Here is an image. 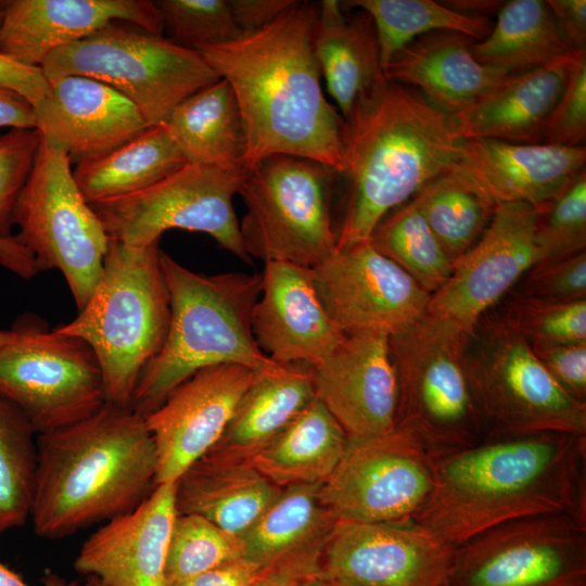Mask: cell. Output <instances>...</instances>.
Segmentation results:
<instances>
[{"instance_id":"cell-1","label":"cell","mask_w":586,"mask_h":586,"mask_svg":"<svg viewBox=\"0 0 586 586\" xmlns=\"http://www.w3.org/2000/svg\"><path fill=\"white\" fill-rule=\"evenodd\" d=\"M430 458L434 486L412 521L455 547L523 518L570 514L586 524V435L486 436Z\"/></svg>"},{"instance_id":"cell-2","label":"cell","mask_w":586,"mask_h":586,"mask_svg":"<svg viewBox=\"0 0 586 586\" xmlns=\"http://www.w3.org/2000/svg\"><path fill=\"white\" fill-rule=\"evenodd\" d=\"M319 2L296 1L265 28L199 52L231 87L246 138L244 171L277 154L342 174L344 120L328 101L313 51Z\"/></svg>"},{"instance_id":"cell-3","label":"cell","mask_w":586,"mask_h":586,"mask_svg":"<svg viewBox=\"0 0 586 586\" xmlns=\"http://www.w3.org/2000/svg\"><path fill=\"white\" fill-rule=\"evenodd\" d=\"M157 456L145 418L106 403L72 425L37 435L29 520L60 539L136 509L156 487Z\"/></svg>"},{"instance_id":"cell-4","label":"cell","mask_w":586,"mask_h":586,"mask_svg":"<svg viewBox=\"0 0 586 586\" xmlns=\"http://www.w3.org/2000/svg\"><path fill=\"white\" fill-rule=\"evenodd\" d=\"M462 140L451 115L386 80L344 120L346 198L336 250L367 241L388 213L449 170Z\"/></svg>"},{"instance_id":"cell-5","label":"cell","mask_w":586,"mask_h":586,"mask_svg":"<svg viewBox=\"0 0 586 586\" xmlns=\"http://www.w3.org/2000/svg\"><path fill=\"white\" fill-rule=\"evenodd\" d=\"M170 320L161 351L144 368L130 407L148 416L201 369L237 364L257 371L277 365L258 347L252 314L262 273L195 272L161 251Z\"/></svg>"},{"instance_id":"cell-6","label":"cell","mask_w":586,"mask_h":586,"mask_svg":"<svg viewBox=\"0 0 586 586\" xmlns=\"http://www.w3.org/2000/svg\"><path fill=\"white\" fill-rule=\"evenodd\" d=\"M158 242L130 246L110 239L100 279L78 315L53 328L89 345L109 403L130 406L137 383L161 351L170 320Z\"/></svg>"},{"instance_id":"cell-7","label":"cell","mask_w":586,"mask_h":586,"mask_svg":"<svg viewBox=\"0 0 586 586\" xmlns=\"http://www.w3.org/2000/svg\"><path fill=\"white\" fill-rule=\"evenodd\" d=\"M341 174L321 162L277 154L244 174L239 221L246 254L314 268L336 251L332 196Z\"/></svg>"},{"instance_id":"cell-8","label":"cell","mask_w":586,"mask_h":586,"mask_svg":"<svg viewBox=\"0 0 586 586\" xmlns=\"http://www.w3.org/2000/svg\"><path fill=\"white\" fill-rule=\"evenodd\" d=\"M40 68L49 82L84 76L112 87L148 126L166 123L182 100L220 79L199 51L115 23L54 50Z\"/></svg>"},{"instance_id":"cell-9","label":"cell","mask_w":586,"mask_h":586,"mask_svg":"<svg viewBox=\"0 0 586 586\" xmlns=\"http://www.w3.org/2000/svg\"><path fill=\"white\" fill-rule=\"evenodd\" d=\"M469 335L425 314L390 335L396 369V424L415 430L430 451L470 446L487 431L466 365Z\"/></svg>"},{"instance_id":"cell-10","label":"cell","mask_w":586,"mask_h":586,"mask_svg":"<svg viewBox=\"0 0 586 586\" xmlns=\"http://www.w3.org/2000/svg\"><path fill=\"white\" fill-rule=\"evenodd\" d=\"M469 343L466 365L486 436L586 435V403L552 379L532 346L499 315L483 317Z\"/></svg>"},{"instance_id":"cell-11","label":"cell","mask_w":586,"mask_h":586,"mask_svg":"<svg viewBox=\"0 0 586 586\" xmlns=\"http://www.w3.org/2000/svg\"><path fill=\"white\" fill-rule=\"evenodd\" d=\"M71 162L41 141L17 199L13 226L40 272L58 269L63 275L79 310L100 279L110 238L82 196Z\"/></svg>"},{"instance_id":"cell-12","label":"cell","mask_w":586,"mask_h":586,"mask_svg":"<svg viewBox=\"0 0 586 586\" xmlns=\"http://www.w3.org/2000/svg\"><path fill=\"white\" fill-rule=\"evenodd\" d=\"M12 329L15 337L0 348V395L37 435L77 423L107 403L101 367L87 343L31 316Z\"/></svg>"},{"instance_id":"cell-13","label":"cell","mask_w":586,"mask_h":586,"mask_svg":"<svg viewBox=\"0 0 586 586\" xmlns=\"http://www.w3.org/2000/svg\"><path fill=\"white\" fill-rule=\"evenodd\" d=\"M245 171L186 163L158 182L131 194L90 204L110 239L130 246L160 242L171 229L202 232L245 263L233 207Z\"/></svg>"},{"instance_id":"cell-14","label":"cell","mask_w":586,"mask_h":586,"mask_svg":"<svg viewBox=\"0 0 586 586\" xmlns=\"http://www.w3.org/2000/svg\"><path fill=\"white\" fill-rule=\"evenodd\" d=\"M434 486L430 450L411 428L396 424L384 434L348 437L319 499L336 521H412Z\"/></svg>"},{"instance_id":"cell-15","label":"cell","mask_w":586,"mask_h":586,"mask_svg":"<svg viewBox=\"0 0 586 586\" xmlns=\"http://www.w3.org/2000/svg\"><path fill=\"white\" fill-rule=\"evenodd\" d=\"M450 586H586V524L570 514L523 518L456 549Z\"/></svg>"},{"instance_id":"cell-16","label":"cell","mask_w":586,"mask_h":586,"mask_svg":"<svg viewBox=\"0 0 586 586\" xmlns=\"http://www.w3.org/2000/svg\"><path fill=\"white\" fill-rule=\"evenodd\" d=\"M538 209L524 202L497 204L479 240L454 264L426 314L471 335L480 320L540 259Z\"/></svg>"},{"instance_id":"cell-17","label":"cell","mask_w":586,"mask_h":586,"mask_svg":"<svg viewBox=\"0 0 586 586\" xmlns=\"http://www.w3.org/2000/svg\"><path fill=\"white\" fill-rule=\"evenodd\" d=\"M457 547L413 521H337L322 556V575L356 586H444Z\"/></svg>"},{"instance_id":"cell-18","label":"cell","mask_w":586,"mask_h":586,"mask_svg":"<svg viewBox=\"0 0 586 586\" xmlns=\"http://www.w3.org/2000/svg\"><path fill=\"white\" fill-rule=\"evenodd\" d=\"M310 271L322 305L343 334L378 330L393 335L426 314L431 294L368 240L336 250Z\"/></svg>"},{"instance_id":"cell-19","label":"cell","mask_w":586,"mask_h":586,"mask_svg":"<svg viewBox=\"0 0 586 586\" xmlns=\"http://www.w3.org/2000/svg\"><path fill=\"white\" fill-rule=\"evenodd\" d=\"M258 372L237 364L201 369L144 417L156 448V486L175 483L218 441Z\"/></svg>"},{"instance_id":"cell-20","label":"cell","mask_w":586,"mask_h":586,"mask_svg":"<svg viewBox=\"0 0 586 586\" xmlns=\"http://www.w3.org/2000/svg\"><path fill=\"white\" fill-rule=\"evenodd\" d=\"M311 375L315 398L348 437L380 435L395 428L398 384L387 333L344 334L311 366Z\"/></svg>"},{"instance_id":"cell-21","label":"cell","mask_w":586,"mask_h":586,"mask_svg":"<svg viewBox=\"0 0 586 586\" xmlns=\"http://www.w3.org/2000/svg\"><path fill=\"white\" fill-rule=\"evenodd\" d=\"M0 7V53L33 67H40L54 50L117 21L153 35L164 33L150 0H4Z\"/></svg>"},{"instance_id":"cell-22","label":"cell","mask_w":586,"mask_h":586,"mask_svg":"<svg viewBox=\"0 0 586 586\" xmlns=\"http://www.w3.org/2000/svg\"><path fill=\"white\" fill-rule=\"evenodd\" d=\"M585 165V145L463 139L450 168L495 205L524 202L539 208L562 193Z\"/></svg>"},{"instance_id":"cell-23","label":"cell","mask_w":586,"mask_h":586,"mask_svg":"<svg viewBox=\"0 0 586 586\" xmlns=\"http://www.w3.org/2000/svg\"><path fill=\"white\" fill-rule=\"evenodd\" d=\"M262 291L252 314L260 351L280 365H316L344 335L322 305L310 268L265 263Z\"/></svg>"},{"instance_id":"cell-24","label":"cell","mask_w":586,"mask_h":586,"mask_svg":"<svg viewBox=\"0 0 586 586\" xmlns=\"http://www.w3.org/2000/svg\"><path fill=\"white\" fill-rule=\"evenodd\" d=\"M177 515L175 483L157 485L136 509L93 532L74 569L106 586H166L169 536Z\"/></svg>"},{"instance_id":"cell-25","label":"cell","mask_w":586,"mask_h":586,"mask_svg":"<svg viewBox=\"0 0 586 586\" xmlns=\"http://www.w3.org/2000/svg\"><path fill=\"white\" fill-rule=\"evenodd\" d=\"M34 110L41 141L71 161L103 154L149 127L123 94L84 76L50 81Z\"/></svg>"},{"instance_id":"cell-26","label":"cell","mask_w":586,"mask_h":586,"mask_svg":"<svg viewBox=\"0 0 586 586\" xmlns=\"http://www.w3.org/2000/svg\"><path fill=\"white\" fill-rule=\"evenodd\" d=\"M583 53L508 75L468 109L451 115L457 132L462 139L542 142L545 123Z\"/></svg>"},{"instance_id":"cell-27","label":"cell","mask_w":586,"mask_h":586,"mask_svg":"<svg viewBox=\"0 0 586 586\" xmlns=\"http://www.w3.org/2000/svg\"><path fill=\"white\" fill-rule=\"evenodd\" d=\"M474 42L451 30L419 36L388 61L384 77L418 90L442 112L456 115L510 75L479 62L472 52Z\"/></svg>"},{"instance_id":"cell-28","label":"cell","mask_w":586,"mask_h":586,"mask_svg":"<svg viewBox=\"0 0 586 586\" xmlns=\"http://www.w3.org/2000/svg\"><path fill=\"white\" fill-rule=\"evenodd\" d=\"M313 51L343 120L386 81L375 28L365 11L346 16L339 1H320Z\"/></svg>"},{"instance_id":"cell-29","label":"cell","mask_w":586,"mask_h":586,"mask_svg":"<svg viewBox=\"0 0 586 586\" xmlns=\"http://www.w3.org/2000/svg\"><path fill=\"white\" fill-rule=\"evenodd\" d=\"M314 399L310 366L277 364L259 371L220 437L203 456L249 462Z\"/></svg>"},{"instance_id":"cell-30","label":"cell","mask_w":586,"mask_h":586,"mask_svg":"<svg viewBox=\"0 0 586 586\" xmlns=\"http://www.w3.org/2000/svg\"><path fill=\"white\" fill-rule=\"evenodd\" d=\"M281 492L250 462L202 456L175 482V507L241 536Z\"/></svg>"},{"instance_id":"cell-31","label":"cell","mask_w":586,"mask_h":586,"mask_svg":"<svg viewBox=\"0 0 586 586\" xmlns=\"http://www.w3.org/2000/svg\"><path fill=\"white\" fill-rule=\"evenodd\" d=\"M165 124L187 163L244 171V125L234 93L225 79L182 100Z\"/></svg>"},{"instance_id":"cell-32","label":"cell","mask_w":586,"mask_h":586,"mask_svg":"<svg viewBox=\"0 0 586 586\" xmlns=\"http://www.w3.org/2000/svg\"><path fill=\"white\" fill-rule=\"evenodd\" d=\"M347 443L346 432L315 398L249 462L280 488L323 484L340 462Z\"/></svg>"},{"instance_id":"cell-33","label":"cell","mask_w":586,"mask_h":586,"mask_svg":"<svg viewBox=\"0 0 586 586\" xmlns=\"http://www.w3.org/2000/svg\"><path fill=\"white\" fill-rule=\"evenodd\" d=\"M167 125L144 128L120 145L77 162L74 179L89 204L141 191L186 164Z\"/></svg>"},{"instance_id":"cell-34","label":"cell","mask_w":586,"mask_h":586,"mask_svg":"<svg viewBox=\"0 0 586 586\" xmlns=\"http://www.w3.org/2000/svg\"><path fill=\"white\" fill-rule=\"evenodd\" d=\"M491 33L472 44L475 59L510 75L573 53L561 38L543 0H511L497 12Z\"/></svg>"},{"instance_id":"cell-35","label":"cell","mask_w":586,"mask_h":586,"mask_svg":"<svg viewBox=\"0 0 586 586\" xmlns=\"http://www.w3.org/2000/svg\"><path fill=\"white\" fill-rule=\"evenodd\" d=\"M321 484L282 488L279 497L241 535L245 558L267 565L279 557L326 539L336 519L319 499Z\"/></svg>"},{"instance_id":"cell-36","label":"cell","mask_w":586,"mask_h":586,"mask_svg":"<svg viewBox=\"0 0 586 586\" xmlns=\"http://www.w3.org/2000/svg\"><path fill=\"white\" fill-rule=\"evenodd\" d=\"M340 4L344 11L357 9L371 17L383 69L400 49L419 36L451 30L480 41L494 26L489 17L459 13L442 1L352 0Z\"/></svg>"},{"instance_id":"cell-37","label":"cell","mask_w":586,"mask_h":586,"mask_svg":"<svg viewBox=\"0 0 586 586\" xmlns=\"http://www.w3.org/2000/svg\"><path fill=\"white\" fill-rule=\"evenodd\" d=\"M411 200L453 264L479 240L496 207L451 168L425 183Z\"/></svg>"},{"instance_id":"cell-38","label":"cell","mask_w":586,"mask_h":586,"mask_svg":"<svg viewBox=\"0 0 586 586\" xmlns=\"http://www.w3.org/2000/svg\"><path fill=\"white\" fill-rule=\"evenodd\" d=\"M368 241L431 295L451 273L453 262L411 199L388 213Z\"/></svg>"},{"instance_id":"cell-39","label":"cell","mask_w":586,"mask_h":586,"mask_svg":"<svg viewBox=\"0 0 586 586\" xmlns=\"http://www.w3.org/2000/svg\"><path fill=\"white\" fill-rule=\"evenodd\" d=\"M37 434L0 395V536L29 520L37 472Z\"/></svg>"},{"instance_id":"cell-40","label":"cell","mask_w":586,"mask_h":586,"mask_svg":"<svg viewBox=\"0 0 586 586\" xmlns=\"http://www.w3.org/2000/svg\"><path fill=\"white\" fill-rule=\"evenodd\" d=\"M244 558L241 536L224 531L201 515L177 514L168 543L166 586Z\"/></svg>"},{"instance_id":"cell-41","label":"cell","mask_w":586,"mask_h":586,"mask_svg":"<svg viewBox=\"0 0 586 586\" xmlns=\"http://www.w3.org/2000/svg\"><path fill=\"white\" fill-rule=\"evenodd\" d=\"M499 316L532 347L586 342V298L548 302L509 294Z\"/></svg>"},{"instance_id":"cell-42","label":"cell","mask_w":586,"mask_h":586,"mask_svg":"<svg viewBox=\"0 0 586 586\" xmlns=\"http://www.w3.org/2000/svg\"><path fill=\"white\" fill-rule=\"evenodd\" d=\"M164 31L173 42L199 51L241 36L228 0H157Z\"/></svg>"},{"instance_id":"cell-43","label":"cell","mask_w":586,"mask_h":586,"mask_svg":"<svg viewBox=\"0 0 586 586\" xmlns=\"http://www.w3.org/2000/svg\"><path fill=\"white\" fill-rule=\"evenodd\" d=\"M540 259L571 256L586 249V170L556 199L537 208Z\"/></svg>"},{"instance_id":"cell-44","label":"cell","mask_w":586,"mask_h":586,"mask_svg":"<svg viewBox=\"0 0 586 586\" xmlns=\"http://www.w3.org/2000/svg\"><path fill=\"white\" fill-rule=\"evenodd\" d=\"M41 143L36 128L0 135V238L13 235V213Z\"/></svg>"},{"instance_id":"cell-45","label":"cell","mask_w":586,"mask_h":586,"mask_svg":"<svg viewBox=\"0 0 586 586\" xmlns=\"http://www.w3.org/2000/svg\"><path fill=\"white\" fill-rule=\"evenodd\" d=\"M509 294L548 302L586 298V251L557 259L538 260Z\"/></svg>"},{"instance_id":"cell-46","label":"cell","mask_w":586,"mask_h":586,"mask_svg":"<svg viewBox=\"0 0 586 586\" xmlns=\"http://www.w3.org/2000/svg\"><path fill=\"white\" fill-rule=\"evenodd\" d=\"M586 53L578 58L562 94L549 114L542 142L563 146L585 145Z\"/></svg>"},{"instance_id":"cell-47","label":"cell","mask_w":586,"mask_h":586,"mask_svg":"<svg viewBox=\"0 0 586 586\" xmlns=\"http://www.w3.org/2000/svg\"><path fill=\"white\" fill-rule=\"evenodd\" d=\"M532 348L552 379L569 395L586 403V342Z\"/></svg>"},{"instance_id":"cell-48","label":"cell","mask_w":586,"mask_h":586,"mask_svg":"<svg viewBox=\"0 0 586 586\" xmlns=\"http://www.w3.org/2000/svg\"><path fill=\"white\" fill-rule=\"evenodd\" d=\"M327 538L268 563L247 586H295L309 578L323 576L322 556Z\"/></svg>"},{"instance_id":"cell-49","label":"cell","mask_w":586,"mask_h":586,"mask_svg":"<svg viewBox=\"0 0 586 586\" xmlns=\"http://www.w3.org/2000/svg\"><path fill=\"white\" fill-rule=\"evenodd\" d=\"M0 85L25 98L34 107L46 95L49 81L40 67L26 66L0 53Z\"/></svg>"},{"instance_id":"cell-50","label":"cell","mask_w":586,"mask_h":586,"mask_svg":"<svg viewBox=\"0 0 586 586\" xmlns=\"http://www.w3.org/2000/svg\"><path fill=\"white\" fill-rule=\"evenodd\" d=\"M241 35L256 33L289 10L294 0H228Z\"/></svg>"},{"instance_id":"cell-51","label":"cell","mask_w":586,"mask_h":586,"mask_svg":"<svg viewBox=\"0 0 586 586\" xmlns=\"http://www.w3.org/2000/svg\"><path fill=\"white\" fill-rule=\"evenodd\" d=\"M557 29L573 53L586 52V1L547 0Z\"/></svg>"},{"instance_id":"cell-52","label":"cell","mask_w":586,"mask_h":586,"mask_svg":"<svg viewBox=\"0 0 586 586\" xmlns=\"http://www.w3.org/2000/svg\"><path fill=\"white\" fill-rule=\"evenodd\" d=\"M265 566L244 558L199 574L175 586H247Z\"/></svg>"},{"instance_id":"cell-53","label":"cell","mask_w":586,"mask_h":586,"mask_svg":"<svg viewBox=\"0 0 586 586\" xmlns=\"http://www.w3.org/2000/svg\"><path fill=\"white\" fill-rule=\"evenodd\" d=\"M36 128L34 106L21 94L0 85V128Z\"/></svg>"},{"instance_id":"cell-54","label":"cell","mask_w":586,"mask_h":586,"mask_svg":"<svg viewBox=\"0 0 586 586\" xmlns=\"http://www.w3.org/2000/svg\"><path fill=\"white\" fill-rule=\"evenodd\" d=\"M0 266L24 279H30L40 272L31 253L14 234L0 238Z\"/></svg>"},{"instance_id":"cell-55","label":"cell","mask_w":586,"mask_h":586,"mask_svg":"<svg viewBox=\"0 0 586 586\" xmlns=\"http://www.w3.org/2000/svg\"><path fill=\"white\" fill-rule=\"evenodd\" d=\"M79 582L71 581L64 576L47 571L42 577L41 586H78ZM0 586H29L14 571L0 561Z\"/></svg>"},{"instance_id":"cell-56","label":"cell","mask_w":586,"mask_h":586,"mask_svg":"<svg viewBox=\"0 0 586 586\" xmlns=\"http://www.w3.org/2000/svg\"><path fill=\"white\" fill-rule=\"evenodd\" d=\"M443 2V1H442ZM445 5L459 13L488 17L489 14H497L502 1H444Z\"/></svg>"},{"instance_id":"cell-57","label":"cell","mask_w":586,"mask_h":586,"mask_svg":"<svg viewBox=\"0 0 586 586\" xmlns=\"http://www.w3.org/2000/svg\"><path fill=\"white\" fill-rule=\"evenodd\" d=\"M295 586H331V582L324 576H316Z\"/></svg>"},{"instance_id":"cell-58","label":"cell","mask_w":586,"mask_h":586,"mask_svg":"<svg viewBox=\"0 0 586 586\" xmlns=\"http://www.w3.org/2000/svg\"><path fill=\"white\" fill-rule=\"evenodd\" d=\"M15 337V332L13 329L11 330H0V348L4 346L5 344L10 343Z\"/></svg>"},{"instance_id":"cell-59","label":"cell","mask_w":586,"mask_h":586,"mask_svg":"<svg viewBox=\"0 0 586 586\" xmlns=\"http://www.w3.org/2000/svg\"><path fill=\"white\" fill-rule=\"evenodd\" d=\"M78 586H106L102 581H100L98 577L89 575L86 576L85 581L82 583H79Z\"/></svg>"},{"instance_id":"cell-60","label":"cell","mask_w":586,"mask_h":586,"mask_svg":"<svg viewBox=\"0 0 586 586\" xmlns=\"http://www.w3.org/2000/svg\"><path fill=\"white\" fill-rule=\"evenodd\" d=\"M330 582H331V586H356V585H353V584L339 582V581H330Z\"/></svg>"},{"instance_id":"cell-61","label":"cell","mask_w":586,"mask_h":586,"mask_svg":"<svg viewBox=\"0 0 586 586\" xmlns=\"http://www.w3.org/2000/svg\"><path fill=\"white\" fill-rule=\"evenodd\" d=\"M1 23H2V10H1V7H0V27H1Z\"/></svg>"},{"instance_id":"cell-62","label":"cell","mask_w":586,"mask_h":586,"mask_svg":"<svg viewBox=\"0 0 586 586\" xmlns=\"http://www.w3.org/2000/svg\"><path fill=\"white\" fill-rule=\"evenodd\" d=\"M444 586H450L448 583H446Z\"/></svg>"}]
</instances>
